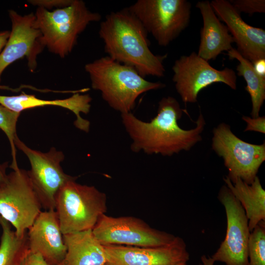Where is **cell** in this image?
Wrapping results in <instances>:
<instances>
[{
  "label": "cell",
  "mask_w": 265,
  "mask_h": 265,
  "mask_svg": "<svg viewBox=\"0 0 265 265\" xmlns=\"http://www.w3.org/2000/svg\"><path fill=\"white\" fill-rule=\"evenodd\" d=\"M183 111L177 100L168 96L159 102L157 114L150 122H144L131 112L121 113L123 124L132 140V151L163 156L189 151L202 140L206 121L200 112L195 128L184 130L178 124Z\"/></svg>",
  "instance_id": "cell-1"
},
{
  "label": "cell",
  "mask_w": 265,
  "mask_h": 265,
  "mask_svg": "<svg viewBox=\"0 0 265 265\" xmlns=\"http://www.w3.org/2000/svg\"><path fill=\"white\" fill-rule=\"evenodd\" d=\"M104 50L113 60L130 66L142 77H162L167 54L156 55L150 49L148 32L128 8L107 14L100 25Z\"/></svg>",
  "instance_id": "cell-2"
},
{
  "label": "cell",
  "mask_w": 265,
  "mask_h": 265,
  "mask_svg": "<svg viewBox=\"0 0 265 265\" xmlns=\"http://www.w3.org/2000/svg\"><path fill=\"white\" fill-rule=\"evenodd\" d=\"M84 69L92 88L99 91L109 106L121 113L131 112L142 94L165 86L161 82L145 80L133 68L108 56L86 64Z\"/></svg>",
  "instance_id": "cell-3"
},
{
  "label": "cell",
  "mask_w": 265,
  "mask_h": 265,
  "mask_svg": "<svg viewBox=\"0 0 265 265\" xmlns=\"http://www.w3.org/2000/svg\"><path fill=\"white\" fill-rule=\"evenodd\" d=\"M34 14L35 26L41 33L45 47L61 58L71 53L79 36L90 23L102 19L81 0H73L70 5L53 11L37 7Z\"/></svg>",
  "instance_id": "cell-4"
},
{
  "label": "cell",
  "mask_w": 265,
  "mask_h": 265,
  "mask_svg": "<svg viewBox=\"0 0 265 265\" xmlns=\"http://www.w3.org/2000/svg\"><path fill=\"white\" fill-rule=\"evenodd\" d=\"M106 210L105 193L76 180L67 182L55 198V211L63 235L92 230Z\"/></svg>",
  "instance_id": "cell-5"
},
{
  "label": "cell",
  "mask_w": 265,
  "mask_h": 265,
  "mask_svg": "<svg viewBox=\"0 0 265 265\" xmlns=\"http://www.w3.org/2000/svg\"><path fill=\"white\" fill-rule=\"evenodd\" d=\"M42 205L28 171L18 168L7 175L0 187V216L24 236L42 212Z\"/></svg>",
  "instance_id": "cell-6"
},
{
  "label": "cell",
  "mask_w": 265,
  "mask_h": 265,
  "mask_svg": "<svg viewBox=\"0 0 265 265\" xmlns=\"http://www.w3.org/2000/svg\"><path fill=\"white\" fill-rule=\"evenodd\" d=\"M191 7L186 0H138L127 8L158 44L165 47L188 26Z\"/></svg>",
  "instance_id": "cell-7"
},
{
  "label": "cell",
  "mask_w": 265,
  "mask_h": 265,
  "mask_svg": "<svg viewBox=\"0 0 265 265\" xmlns=\"http://www.w3.org/2000/svg\"><path fill=\"white\" fill-rule=\"evenodd\" d=\"M212 149L224 161L231 182L240 178L251 184L265 160V143L253 144L237 137L229 125L222 123L212 131Z\"/></svg>",
  "instance_id": "cell-8"
},
{
  "label": "cell",
  "mask_w": 265,
  "mask_h": 265,
  "mask_svg": "<svg viewBox=\"0 0 265 265\" xmlns=\"http://www.w3.org/2000/svg\"><path fill=\"white\" fill-rule=\"evenodd\" d=\"M92 231L103 245L158 246L169 243L176 237L134 216L113 217L106 214L99 218Z\"/></svg>",
  "instance_id": "cell-9"
},
{
  "label": "cell",
  "mask_w": 265,
  "mask_h": 265,
  "mask_svg": "<svg viewBox=\"0 0 265 265\" xmlns=\"http://www.w3.org/2000/svg\"><path fill=\"white\" fill-rule=\"evenodd\" d=\"M172 70L176 89L186 104L196 102L199 93L214 83H223L232 89H237V78L234 70H217L194 52L177 59Z\"/></svg>",
  "instance_id": "cell-10"
},
{
  "label": "cell",
  "mask_w": 265,
  "mask_h": 265,
  "mask_svg": "<svg viewBox=\"0 0 265 265\" xmlns=\"http://www.w3.org/2000/svg\"><path fill=\"white\" fill-rule=\"evenodd\" d=\"M14 144L30 163L29 175L42 207L46 210H55V198L60 188L68 181L77 178L64 172L60 163L64 159V155L54 147L46 153L32 149L19 137Z\"/></svg>",
  "instance_id": "cell-11"
},
{
  "label": "cell",
  "mask_w": 265,
  "mask_h": 265,
  "mask_svg": "<svg viewBox=\"0 0 265 265\" xmlns=\"http://www.w3.org/2000/svg\"><path fill=\"white\" fill-rule=\"evenodd\" d=\"M218 199L225 209L226 231L224 239L211 257L225 265H249L248 245L251 232L245 211L225 185L221 187Z\"/></svg>",
  "instance_id": "cell-12"
},
{
  "label": "cell",
  "mask_w": 265,
  "mask_h": 265,
  "mask_svg": "<svg viewBox=\"0 0 265 265\" xmlns=\"http://www.w3.org/2000/svg\"><path fill=\"white\" fill-rule=\"evenodd\" d=\"M8 15L11 30L8 40L0 53V83L3 71L16 60L26 57L31 71L37 67V58L45 46L40 30L35 26V14L21 15L10 9Z\"/></svg>",
  "instance_id": "cell-13"
},
{
  "label": "cell",
  "mask_w": 265,
  "mask_h": 265,
  "mask_svg": "<svg viewBox=\"0 0 265 265\" xmlns=\"http://www.w3.org/2000/svg\"><path fill=\"white\" fill-rule=\"evenodd\" d=\"M107 262L116 265H167L186 263L189 254L185 240L176 236L169 243L158 246L103 245Z\"/></svg>",
  "instance_id": "cell-14"
},
{
  "label": "cell",
  "mask_w": 265,
  "mask_h": 265,
  "mask_svg": "<svg viewBox=\"0 0 265 265\" xmlns=\"http://www.w3.org/2000/svg\"><path fill=\"white\" fill-rule=\"evenodd\" d=\"M210 3L219 19L225 23L241 55L252 63L265 58V30L247 24L229 1L213 0Z\"/></svg>",
  "instance_id": "cell-15"
},
{
  "label": "cell",
  "mask_w": 265,
  "mask_h": 265,
  "mask_svg": "<svg viewBox=\"0 0 265 265\" xmlns=\"http://www.w3.org/2000/svg\"><path fill=\"white\" fill-rule=\"evenodd\" d=\"M27 231L29 251L41 255L49 265H58L67 248L56 211L41 212Z\"/></svg>",
  "instance_id": "cell-16"
},
{
  "label": "cell",
  "mask_w": 265,
  "mask_h": 265,
  "mask_svg": "<svg viewBox=\"0 0 265 265\" xmlns=\"http://www.w3.org/2000/svg\"><path fill=\"white\" fill-rule=\"evenodd\" d=\"M92 98L89 94L76 93L71 97L53 100L40 99L34 95L22 92L19 95L4 96L0 95V104L7 108L21 113L22 111L39 106H57L67 109L74 113L76 119L74 124L75 127L86 132L90 129V122L80 116V113L87 114L91 107Z\"/></svg>",
  "instance_id": "cell-17"
},
{
  "label": "cell",
  "mask_w": 265,
  "mask_h": 265,
  "mask_svg": "<svg viewBox=\"0 0 265 265\" xmlns=\"http://www.w3.org/2000/svg\"><path fill=\"white\" fill-rule=\"evenodd\" d=\"M196 7L201 12L203 22L197 53L207 61L214 60L222 52H228L233 48L234 39L226 25L215 14L209 1H198Z\"/></svg>",
  "instance_id": "cell-18"
},
{
  "label": "cell",
  "mask_w": 265,
  "mask_h": 265,
  "mask_svg": "<svg viewBox=\"0 0 265 265\" xmlns=\"http://www.w3.org/2000/svg\"><path fill=\"white\" fill-rule=\"evenodd\" d=\"M66 255L58 265H105L104 248L91 229L63 235Z\"/></svg>",
  "instance_id": "cell-19"
},
{
  "label": "cell",
  "mask_w": 265,
  "mask_h": 265,
  "mask_svg": "<svg viewBox=\"0 0 265 265\" xmlns=\"http://www.w3.org/2000/svg\"><path fill=\"white\" fill-rule=\"evenodd\" d=\"M225 185L239 201L248 220L250 232L262 221H265V191L258 176L251 184L240 178L231 182L226 176Z\"/></svg>",
  "instance_id": "cell-20"
},
{
  "label": "cell",
  "mask_w": 265,
  "mask_h": 265,
  "mask_svg": "<svg viewBox=\"0 0 265 265\" xmlns=\"http://www.w3.org/2000/svg\"><path fill=\"white\" fill-rule=\"evenodd\" d=\"M227 55L229 58L237 59L238 62L237 74L246 82L245 90L249 94L252 103L251 117H258L265 100V77L258 74L252 63L242 56L237 49L232 48Z\"/></svg>",
  "instance_id": "cell-21"
},
{
  "label": "cell",
  "mask_w": 265,
  "mask_h": 265,
  "mask_svg": "<svg viewBox=\"0 0 265 265\" xmlns=\"http://www.w3.org/2000/svg\"><path fill=\"white\" fill-rule=\"evenodd\" d=\"M0 265H21L29 251L27 232L23 237L18 236L10 224L0 216Z\"/></svg>",
  "instance_id": "cell-22"
},
{
  "label": "cell",
  "mask_w": 265,
  "mask_h": 265,
  "mask_svg": "<svg viewBox=\"0 0 265 265\" xmlns=\"http://www.w3.org/2000/svg\"><path fill=\"white\" fill-rule=\"evenodd\" d=\"M20 114L21 113L12 111L0 104V129L6 135L10 142L12 157L10 167L13 170L19 168L14 142L18 138L16 132V125Z\"/></svg>",
  "instance_id": "cell-23"
},
{
  "label": "cell",
  "mask_w": 265,
  "mask_h": 265,
  "mask_svg": "<svg viewBox=\"0 0 265 265\" xmlns=\"http://www.w3.org/2000/svg\"><path fill=\"white\" fill-rule=\"evenodd\" d=\"M248 255L249 265H265V221L260 222L251 232Z\"/></svg>",
  "instance_id": "cell-24"
},
{
  "label": "cell",
  "mask_w": 265,
  "mask_h": 265,
  "mask_svg": "<svg viewBox=\"0 0 265 265\" xmlns=\"http://www.w3.org/2000/svg\"><path fill=\"white\" fill-rule=\"evenodd\" d=\"M229 1L239 13L244 12L252 15L255 13L265 12V0H232Z\"/></svg>",
  "instance_id": "cell-25"
},
{
  "label": "cell",
  "mask_w": 265,
  "mask_h": 265,
  "mask_svg": "<svg viewBox=\"0 0 265 265\" xmlns=\"http://www.w3.org/2000/svg\"><path fill=\"white\" fill-rule=\"evenodd\" d=\"M73 0H29L28 2L37 7H42L48 10L53 8H61L70 5Z\"/></svg>",
  "instance_id": "cell-26"
},
{
  "label": "cell",
  "mask_w": 265,
  "mask_h": 265,
  "mask_svg": "<svg viewBox=\"0 0 265 265\" xmlns=\"http://www.w3.org/2000/svg\"><path fill=\"white\" fill-rule=\"evenodd\" d=\"M242 119L246 123V127L244 132L254 131L262 133H265V116L252 118L249 116H243Z\"/></svg>",
  "instance_id": "cell-27"
},
{
  "label": "cell",
  "mask_w": 265,
  "mask_h": 265,
  "mask_svg": "<svg viewBox=\"0 0 265 265\" xmlns=\"http://www.w3.org/2000/svg\"><path fill=\"white\" fill-rule=\"evenodd\" d=\"M21 265H49L42 256L38 253L29 251L24 259Z\"/></svg>",
  "instance_id": "cell-28"
},
{
  "label": "cell",
  "mask_w": 265,
  "mask_h": 265,
  "mask_svg": "<svg viewBox=\"0 0 265 265\" xmlns=\"http://www.w3.org/2000/svg\"><path fill=\"white\" fill-rule=\"evenodd\" d=\"M252 64L256 72L261 76L265 77V58L258 59Z\"/></svg>",
  "instance_id": "cell-29"
},
{
  "label": "cell",
  "mask_w": 265,
  "mask_h": 265,
  "mask_svg": "<svg viewBox=\"0 0 265 265\" xmlns=\"http://www.w3.org/2000/svg\"><path fill=\"white\" fill-rule=\"evenodd\" d=\"M10 35V31L3 30L0 31V53L4 47Z\"/></svg>",
  "instance_id": "cell-30"
},
{
  "label": "cell",
  "mask_w": 265,
  "mask_h": 265,
  "mask_svg": "<svg viewBox=\"0 0 265 265\" xmlns=\"http://www.w3.org/2000/svg\"><path fill=\"white\" fill-rule=\"evenodd\" d=\"M8 167L7 162L2 164L0 163V187L3 184L7 177L6 169Z\"/></svg>",
  "instance_id": "cell-31"
},
{
  "label": "cell",
  "mask_w": 265,
  "mask_h": 265,
  "mask_svg": "<svg viewBox=\"0 0 265 265\" xmlns=\"http://www.w3.org/2000/svg\"><path fill=\"white\" fill-rule=\"evenodd\" d=\"M201 263L199 265H214L215 262L210 256L203 255L201 257Z\"/></svg>",
  "instance_id": "cell-32"
},
{
  "label": "cell",
  "mask_w": 265,
  "mask_h": 265,
  "mask_svg": "<svg viewBox=\"0 0 265 265\" xmlns=\"http://www.w3.org/2000/svg\"><path fill=\"white\" fill-rule=\"evenodd\" d=\"M21 88H12L9 87L8 86L0 85V89H1V90H10V91H12L18 92V91H20L21 90Z\"/></svg>",
  "instance_id": "cell-33"
},
{
  "label": "cell",
  "mask_w": 265,
  "mask_h": 265,
  "mask_svg": "<svg viewBox=\"0 0 265 265\" xmlns=\"http://www.w3.org/2000/svg\"><path fill=\"white\" fill-rule=\"evenodd\" d=\"M167 265H186V263H178V264H176Z\"/></svg>",
  "instance_id": "cell-34"
},
{
  "label": "cell",
  "mask_w": 265,
  "mask_h": 265,
  "mask_svg": "<svg viewBox=\"0 0 265 265\" xmlns=\"http://www.w3.org/2000/svg\"><path fill=\"white\" fill-rule=\"evenodd\" d=\"M105 265H116L114 264H112V263H109L108 262H107L105 264Z\"/></svg>",
  "instance_id": "cell-35"
}]
</instances>
